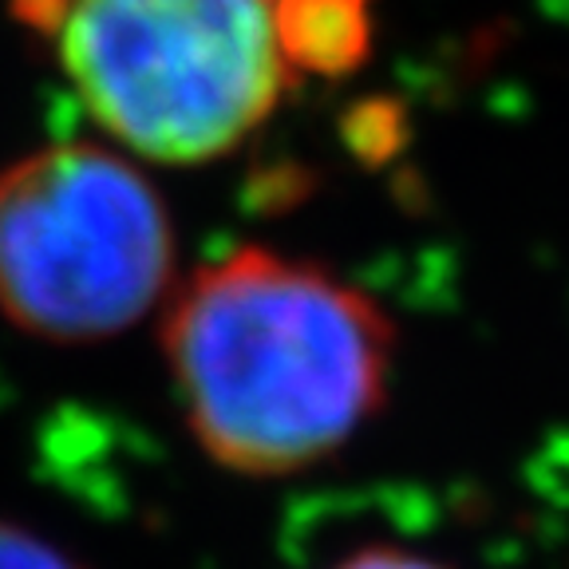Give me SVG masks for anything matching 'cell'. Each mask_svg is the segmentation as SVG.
Returning a JSON list of instances; mask_svg holds the SVG:
<instances>
[{"label": "cell", "mask_w": 569, "mask_h": 569, "mask_svg": "<svg viewBox=\"0 0 569 569\" xmlns=\"http://www.w3.org/2000/svg\"><path fill=\"white\" fill-rule=\"evenodd\" d=\"M162 352L198 447L233 475L281 479L383 408L396 329L320 266L249 246L190 277Z\"/></svg>", "instance_id": "cell-1"}, {"label": "cell", "mask_w": 569, "mask_h": 569, "mask_svg": "<svg viewBox=\"0 0 569 569\" xmlns=\"http://www.w3.org/2000/svg\"><path fill=\"white\" fill-rule=\"evenodd\" d=\"M273 36L289 71L345 80L372 52L368 0H277Z\"/></svg>", "instance_id": "cell-4"}, {"label": "cell", "mask_w": 569, "mask_h": 569, "mask_svg": "<svg viewBox=\"0 0 569 569\" xmlns=\"http://www.w3.org/2000/svg\"><path fill=\"white\" fill-rule=\"evenodd\" d=\"M170 277V213L119 154L56 142L0 170V312L28 337H119L167 297Z\"/></svg>", "instance_id": "cell-3"}, {"label": "cell", "mask_w": 569, "mask_h": 569, "mask_svg": "<svg viewBox=\"0 0 569 569\" xmlns=\"http://www.w3.org/2000/svg\"><path fill=\"white\" fill-rule=\"evenodd\" d=\"M99 127L154 162H210L289 88L269 0H12Z\"/></svg>", "instance_id": "cell-2"}, {"label": "cell", "mask_w": 569, "mask_h": 569, "mask_svg": "<svg viewBox=\"0 0 569 569\" xmlns=\"http://www.w3.org/2000/svg\"><path fill=\"white\" fill-rule=\"evenodd\" d=\"M340 139L365 167H383L408 147V107L400 99H360L340 119Z\"/></svg>", "instance_id": "cell-5"}, {"label": "cell", "mask_w": 569, "mask_h": 569, "mask_svg": "<svg viewBox=\"0 0 569 569\" xmlns=\"http://www.w3.org/2000/svg\"><path fill=\"white\" fill-rule=\"evenodd\" d=\"M329 569H447V566L436 558H423L416 550H403V546H360L348 558L332 561Z\"/></svg>", "instance_id": "cell-7"}, {"label": "cell", "mask_w": 569, "mask_h": 569, "mask_svg": "<svg viewBox=\"0 0 569 569\" xmlns=\"http://www.w3.org/2000/svg\"><path fill=\"white\" fill-rule=\"evenodd\" d=\"M0 569H88V566L71 558L52 538L36 533L32 526L0 518Z\"/></svg>", "instance_id": "cell-6"}]
</instances>
